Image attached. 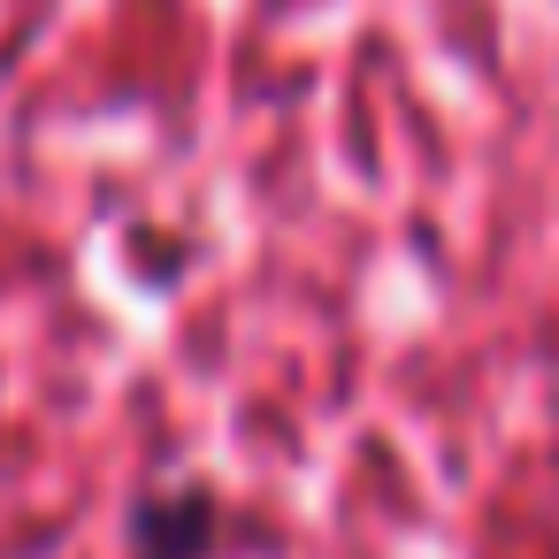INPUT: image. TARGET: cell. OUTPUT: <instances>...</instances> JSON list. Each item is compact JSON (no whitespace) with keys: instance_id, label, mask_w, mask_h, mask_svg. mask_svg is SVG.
Listing matches in <instances>:
<instances>
[{"instance_id":"cell-1","label":"cell","mask_w":559,"mask_h":559,"mask_svg":"<svg viewBox=\"0 0 559 559\" xmlns=\"http://www.w3.org/2000/svg\"><path fill=\"white\" fill-rule=\"evenodd\" d=\"M131 559H215L223 544V498L207 483H162L123 521Z\"/></svg>"}]
</instances>
